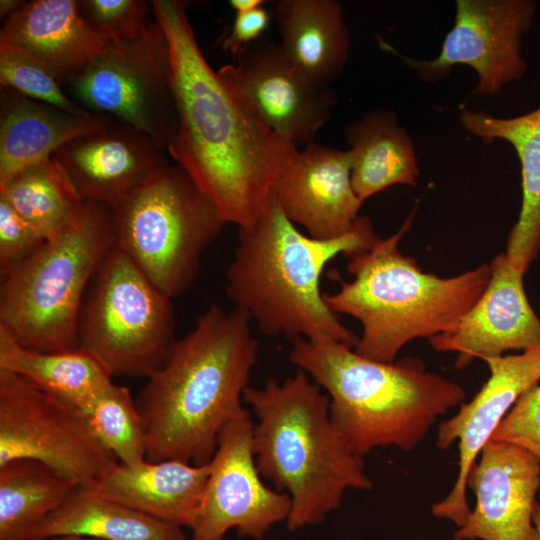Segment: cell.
<instances>
[{
	"label": "cell",
	"mask_w": 540,
	"mask_h": 540,
	"mask_svg": "<svg viewBox=\"0 0 540 540\" xmlns=\"http://www.w3.org/2000/svg\"><path fill=\"white\" fill-rule=\"evenodd\" d=\"M352 163L349 149L315 142L298 149L272 190L285 216L316 239H334L350 232L364 203L352 185Z\"/></svg>",
	"instance_id": "obj_18"
},
{
	"label": "cell",
	"mask_w": 540,
	"mask_h": 540,
	"mask_svg": "<svg viewBox=\"0 0 540 540\" xmlns=\"http://www.w3.org/2000/svg\"><path fill=\"white\" fill-rule=\"evenodd\" d=\"M266 1L263 0H230L229 4L234 9L235 13L248 12L258 7L263 6Z\"/></svg>",
	"instance_id": "obj_36"
},
{
	"label": "cell",
	"mask_w": 540,
	"mask_h": 540,
	"mask_svg": "<svg viewBox=\"0 0 540 540\" xmlns=\"http://www.w3.org/2000/svg\"><path fill=\"white\" fill-rule=\"evenodd\" d=\"M490 441L520 446L532 453L540 464V383L517 399Z\"/></svg>",
	"instance_id": "obj_33"
},
{
	"label": "cell",
	"mask_w": 540,
	"mask_h": 540,
	"mask_svg": "<svg viewBox=\"0 0 540 540\" xmlns=\"http://www.w3.org/2000/svg\"><path fill=\"white\" fill-rule=\"evenodd\" d=\"M269 23L270 14L263 6L235 13L231 29L223 38L222 48L237 58L245 48L260 39Z\"/></svg>",
	"instance_id": "obj_35"
},
{
	"label": "cell",
	"mask_w": 540,
	"mask_h": 540,
	"mask_svg": "<svg viewBox=\"0 0 540 540\" xmlns=\"http://www.w3.org/2000/svg\"><path fill=\"white\" fill-rule=\"evenodd\" d=\"M414 212L400 229L371 249L349 256L352 280L324 293L330 308L357 319L362 334L354 350L361 356L394 362L399 351L416 338H432L452 328L486 289L491 266L482 264L443 278L422 271L404 255L399 243L410 229Z\"/></svg>",
	"instance_id": "obj_6"
},
{
	"label": "cell",
	"mask_w": 540,
	"mask_h": 540,
	"mask_svg": "<svg viewBox=\"0 0 540 540\" xmlns=\"http://www.w3.org/2000/svg\"><path fill=\"white\" fill-rule=\"evenodd\" d=\"M210 473V463L168 459L137 466L119 462L91 488L97 493L161 521L192 526Z\"/></svg>",
	"instance_id": "obj_21"
},
{
	"label": "cell",
	"mask_w": 540,
	"mask_h": 540,
	"mask_svg": "<svg viewBox=\"0 0 540 540\" xmlns=\"http://www.w3.org/2000/svg\"><path fill=\"white\" fill-rule=\"evenodd\" d=\"M78 486L40 461L17 459L0 466V540H26Z\"/></svg>",
	"instance_id": "obj_28"
},
{
	"label": "cell",
	"mask_w": 540,
	"mask_h": 540,
	"mask_svg": "<svg viewBox=\"0 0 540 540\" xmlns=\"http://www.w3.org/2000/svg\"><path fill=\"white\" fill-rule=\"evenodd\" d=\"M352 155V185L362 199L396 184L416 185L415 147L394 112L379 108L345 127Z\"/></svg>",
	"instance_id": "obj_26"
},
{
	"label": "cell",
	"mask_w": 540,
	"mask_h": 540,
	"mask_svg": "<svg viewBox=\"0 0 540 540\" xmlns=\"http://www.w3.org/2000/svg\"><path fill=\"white\" fill-rule=\"evenodd\" d=\"M182 0H153L170 52L178 118L167 152L216 204L227 223L252 225L298 148L272 130L242 88L235 65L214 70Z\"/></svg>",
	"instance_id": "obj_1"
},
{
	"label": "cell",
	"mask_w": 540,
	"mask_h": 540,
	"mask_svg": "<svg viewBox=\"0 0 540 540\" xmlns=\"http://www.w3.org/2000/svg\"><path fill=\"white\" fill-rule=\"evenodd\" d=\"M152 1L146 0H84L80 10L90 26L110 40L132 38L147 24Z\"/></svg>",
	"instance_id": "obj_32"
},
{
	"label": "cell",
	"mask_w": 540,
	"mask_h": 540,
	"mask_svg": "<svg viewBox=\"0 0 540 540\" xmlns=\"http://www.w3.org/2000/svg\"><path fill=\"white\" fill-rule=\"evenodd\" d=\"M381 237L367 216L347 234L321 240L300 232L273 192L260 217L238 228L226 270V294L268 336L334 341L355 347L358 336L324 299L320 280L336 256L371 249Z\"/></svg>",
	"instance_id": "obj_3"
},
{
	"label": "cell",
	"mask_w": 540,
	"mask_h": 540,
	"mask_svg": "<svg viewBox=\"0 0 540 540\" xmlns=\"http://www.w3.org/2000/svg\"><path fill=\"white\" fill-rule=\"evenodd\" d=\"M488 285L476 303L449 330L429 339L439 352H457V368L475 358L500 357L510 350L540 345V319L526 296L523 275L506 253L490 264Z\"/></svg>",
	"instance_id": "obj_17"
},
{
	"label": "cell",
	"mask_w": 540,
	"mask_h": 540,
	"mask_svg": "<svg viewBox=\"0 0 540 540\" xmlns=\"http://www.w3.org/2000/svg\"><path fill=\"white\" fill-rule=\"evenodd\" d=\"M280 42L288 60L308 78L330 85L342 73L350 37L335 0H280L275 5Z\"/></svg>",
	"instance_id": "obj_24"
},
{
	"label": "cell",
	"mask_w": 540,
	"mask_h": 540,
	"mask_svg": "<svg viewBox=\"0 0 540 540\" xmlns=\"http://www.w3.org/2000/svg\"><path fill=\"white\" fill-rule=\"evenodd\" d=\"M476 504L454 540H539L533 513L540 464L526 449L489 441L467 477Z\"/></svg>",
	"instance_id": "obj_16"
},
{
	"label": "cell",
	"mask_w": 540,
	"mask_h": 540,
	"mask_svg": "<svg viewBox=\"0 0 540 540\" xmlns=\"http://www.w3.org/2000/svg\"><path fill=\"white\" fill-rule=\"evenodd\" d=\"M243 401L255 416L252 448L257 468L291 499L287 528L325 520L348 489L369 490L363 458L345 445L330 417L329 397L303 370L263 387H248Z\"/></svg>",
	"instance_id": "obj_5"
},
{
	"label": "cell",
	"mask_w": 540,
	"mask_h": 540,
	"mask_svg": "<svg viewBox=\"0 0 540 540\" xmlns=\"http://www.w3.org/2000/svg\"><path fill=\"white\" fill-rule=\"evenodd\" d=\"M0 197L46 240L65 226L84 201L54 157L0 183Z\"/></svg>",
	"instance_id": "obj_29"
},
{
	"label": "cell",
	"mask_w": 540,
	"mask_h": 540,
	"mask_svg": "<svg viewBox=\"0 0 540 540\" xmlns=\"http://www.w3.org/2000/svg\"><path fill=\"white\" fill-rule=\"evenodd\" d=\"M0 370L17 374L76 409L112 383V375L90 353L44 352L20 345L0 326Z\"/></svg>",
	"instance_id": "obj_27"
},
{
	"label": "cell",
	"mask_w": 540,
	"mask_h": 540,
	"mask_svg": "<svg viewBox=\"0 0 540 540\" xmlns=\"http://www.w3.org/2000/svg\"><path fill=\"white\" fill-rule=\"evenodd\" d=\"M257 354L244 312L218 305L203 312L135 399L146 431V460L209 463L221 430L244 408Z\"/></svg>",
	"instance_id": "obj_2"
},
{
	"label": "cell",
	"mask_w": 540,
	"mask_h": 540,
	"mask_svg": "<svg viewBox=\"0 0 540 540\" xmlns=\"http://www.w3.org/2000/svg\"><path fill=\"white\" fill-rule=\"evenodd\" d=\"M45 241L37 229L0 197L1 278L31 257Z\"/></svg>",
	"instance_id": "obj_34"
},
{
	"label": "cell",
	"mask_w": 540,
	"mask_h": 540,
	"mask_svg": "<svg viewBox=\"0 0 540 540\" xmlns=\"http://www.w3.org/2000/svg\"><path fill=\"white\" fill-rule=\"evenodd\" d=\"M77 536L98 540H187L181 527L78 486L26 540Z\"/></svg>",
	"instance_id": "obj_25"
},
{
	"label": "cell",
	"mask_w": 540,
	"mask_h": 540,
	"mask_svg": "<svg viewBox=\"0 0 540 540\" xmlns=\"http://www.w3.org/2000/svg\"><path fill=\"white\" fill-rule=\"evenodd\" d=\"M288 359L326 392L333 425L362 458L378 447L413 450L440 415L466 398L460 385L428 372L417 357L381 362L339 342L297 338Z\"/></svg>",
	"instance_id": "obj_4"
},
{
	"label": "cell",
	"mask_w": 540,
	"mask_h": 540,
	"mask_svg": "<svg viewBox=\"0 0 540 540\" xmlns=\"http://www.w3.org/2000/svg\"><path fill=\"white\" fill-rule=\"evenodd\" d=\"M168 156L149 135L116 120L53 155L84 201L110 206L168 165Z\"/></svg>",
	"instance_id": "obj_19"
},
{
	"label": "cell",
	"mask_w": 540,
	"mask_h": 540,
	"mask_svg": "<svg viewBox=\"0 0 540 540\" xmlns=\"http://www.w3.org/2000/svg\"><path fill=\"white\" fill-rule=\"evenodd\" d=\"M35 540H98V539L87 538V537H77V536H63V537H51V538L35 539Z\"/></svg>",
	"instance_id": "obj_39"
},
{
	"label": "cell",
	"mask_w": 540,
	"mask_h": 540,
	"mask_svg": "<svg viewBox=\"0 0 540 540\" xmlns=\"http://www.w3.org/2000/svg\"><path fill=\"white\" fill-rule=\"evenodd\" d=\"M252 430L253 420L245 408L221 430L189 540H223L231 529L259 540L275 524L287 520L291 499L263 482L253 453Z\"/></svg>",
	"instance_id": "obj_13"
},
{
	"label": "cell",
	"mask_w": 540,
	"mask_h": 540,
	"mask_svg": "<svg viewBox=\"0 0 540 540\" xmlns=\"http://www.w3.org/2000/svg\"><path fill=\"white\" fill-rule=\"evenodd\" d=\"M116 248L171 298L193 283L227 222L178 164H168L111 205Z\"/></svg>",
	"instance_id": "obj_8"
},
{
	"label": "cell",
	"mask_w": 540,
	"mask_h": 540,
	"mask_svg": "<svg viewBox=\"0 0 540 540\" xmlns=\"http://www.w3.org/2000/svg\"><path fill=\"white\" fill-rule=\"evenodd\" d=\"M460 123L485 143L495 139L509 142L518 155L522 202L508 235L506 254L512 265L525 273L540 249V107L510 118L463 109Z\"/></svg>",
	"instance_id": "obj_23"
},
{
	"label": "cell",
	"mask_w": 540,
	"mask_h": 540,
	"mask_svg": "<svg viewBox=\"0 0 540 540\" xmlns=\"http://www.w3.org/2000/svg\"><path fill=\"white\" fill-rule=\"evenodd\" d=\"M235 70L265 122L297 148L314 142L336 107L330 85L304 75L274 41L260 38L249 45Z\"/></svg>",
	"instance_id": "obj_15"
},
{
	"label": "cell",
	"mask_w": 540,
	"mask_h": 540,
	"mask_svg": "<svg viewBox=\"0 0 540 540\" xmlns=\"http://www.w3.org/2000/svg\"><path fill=\"white\" fill-rule=\"evenodd\" d=\"M109 43L84 19L75 0L25 2L0 30V47L41 64L61 85L83 72Z\"/></svg>",
	"instance_id": "obj_20"
},
{
	"label": "cell",
	"mask_w": 540,
	"mask_h": 540,
	"mask_svg": "<svg viewBox=\"0 0 540 540\" xmlns=\"http://www.w3.org/2000/svg\"><path fill=\"white\" fill-rule=\"evenodd\" d=\"M113 120L91 112L70 113L0 86V183Z\"/></svg>",
	"instance_id": "obj_22"
},
{
	"label": "cell",
	"mask_w": 540,
	"mask_h": 540,
	"mask_svg": "<svg viewBox=\"0 0 540 540\" xmlns=\"http://www.w3.org/2000/svg\"><path fill=\"white\" fill-rule=\"evenodd\" d=\"M115 247L112 207L83 201L56 235L1 278L0 326L28 349H78L84 298Z\"/></svg>",
	"instance_id": "obj_7"
},
{
	"label": "cell",
	"mask_w": 540,
	"mask_h": 540,
	"mask_svg": "<svg viewBox=\"0 0 540 540\" xmlns=\"http://www.w3.org/2000/svg\"><path fill=\"white\" fill-rule=\"evenodd\" d=\"M484 361L490 370L488 380L470 402L461 404L453 417L439 425L436 437V446L441 450L458 440L459 461L451 491L432 505L431 513L458 528L471 512L466 496L471 467L517 399L540 382V345Z\"/></svg>",
	"instance_id": "obj_14"
},
{
	"label": "cell",
	"mask_w": 540,
	"mask_h": 540,
	"mask_svg": "<svg viewBox=\"0 0 540 540\" xmlns=\"http://www.w3.org/2000/svg\"><path fill=\"white\" fill-rule=\"evenodd\" d=\"M17 459L40 461L83 487L117 463L74 406L0 370V466Z\"/></svg>",
	"instance_id": "obj_11"
},
{
	"label": "cell",
	"mask_w": 540,
	"mask_h": 540,
	"mask_svg": "<svg viewBox=\"0 0 540 540\" xmlns=\"http://www.w3.org/2000/svg\"><path fill=\"white\" fill-rule=\"evenodd\" d=\"M171 300L115 247L84 298L78 348L112 376L148 378L176 342Z\"/></svg>",
	"instance_id": "obj_9"
},
{
	"label": "cell",
	"mask_w": 540,
	"mask_h": 540,
	"mask_svg": "<svg viewBox=\"0 0 540 540\" xmlns=\"http://www.w3.org/2000/svg\"><path fill=\"white\" fill-rule=\"evenodd\" d=\"M0 86L74 114H86L76 101L62 90L55 76L34 60L0 47Z\"/></svg>",
	"instance_id": "obj_31"
},
{
	"label": "cell",
	"mask_w": 540,
	"mask_h": 540,
	"mask_svg": "<svg viewBox=\"0 0 540 540\" xmlns=\"http://www.w3.org/2000/svg\"><path fill=\"white\" fill-rule=\"evenodd\" d=\"M77 410L119 463L137 466L146 461L144 421L127 387L112 382Z\"/></svg>",
	"instance_id": "obj_30"
},
{
	"label": "cell",
	"mask_w": 540,
	"mask_h": 540,
	"mask_svg": "<svg viewBox=\"0 0 540 540\" xmlns=\"http://www.w3.org/2000/svg\"><path fill=\"white\" fill-rule=\"evenodd\" d=\"M67 86L85 110L144 132L167 151L178 118L169 45L156 20L132 38L110 40Z\"/></svg>",
	"instance_id": "obj_10"
},
{
	"label": "cell",
	"mask_w": 540,
	"mask_h": 540,
	"mask_svg": "<svg viewBox=\"0 0 540 540\" xmlns=\"http://www.w3.org/2000/svg\"><path fill=\"white\" fill-rule=\"evenodd\" d=\"M534 525L538 531L539 540H540V503L537 501L534 507L533 513Z\"/></svg>",
	"instance_id": "obj_38"
},
{
	"label": "cell",
	"mask_w": 540,
	"mask_h": 540,
	"mask_svg": "<svg viewBox=\"0 0 540 540\" xmlns=\"http://www.w3.org/2000/svg\"><path fill=\"white\" fill-rule=\"evenodd\" d=\"M24 4H25V1H21V0H1L0 1L1 19L9 18L12 14L18 11Z\"/></svg>",
	"instance_id": "obj_37"
},
{
	"label": "cell",
	"mask_w": 540,
	"mask_h": 540,
	"mask_svg": "<svg viewBox=\"0 0 540 540\" xmlns=\"http://www.w3.org/2000/svg\"><path fill=\"white\" fill-rule=\"evenodd\" d=\"M536 7L532 0H457L454 25L432 60L406 57L382 38L378 41L426 81L442 79L455 65H468L478 75L472 95L495 96L527 70L522 39Z\"/></svg>",
	"instance_id": "obj_12"
}]
</instances>
